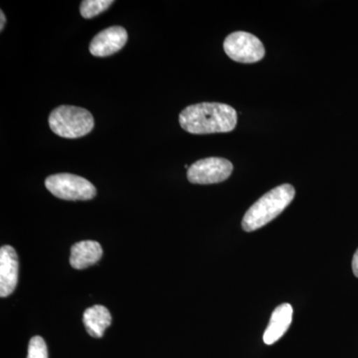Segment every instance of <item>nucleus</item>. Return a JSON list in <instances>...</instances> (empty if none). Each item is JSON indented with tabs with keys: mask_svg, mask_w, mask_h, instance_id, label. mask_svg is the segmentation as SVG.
<instances>
[{
	"mask_svg": "<svg viewBox=\"0 0 358 358\" xmlns=\"http://www.w3.org/2000/svg\"><path fill=\"white\" fill-rule=\"evenodd\" d=\"M83 322L90 336L100 338L112 324V315L107 308L96 305L85 310Z\"/></svg>",
	"mask_w": 358,
	"mask_h": 358,
	"instance_id": "nucleus-11",
	"label": "nucleus"
},
{
	"mask_svg": "<svg viewBox=\"0 0 358 358\" xmlns=\"http://www.w3.org/2000/svg\"><path fill=\"white\" fill-rule=\"evenodd\" d=\"M45 185L54 196L70 201L93 199L96 194L95 186L86 178L75 174H53L46 178Z\"/></svg>",
	"mask_w": 358,
	"mask_h": 358,
	"instance_id": "nucleus-4",
	"label": "nucleus"
},
{
	"mask_svg": "<svg viewBox=\"0 0 358 358\" xmlns=\"http://www.w3.org/2000/svg\"><path fill=\"white\" fill-rule=\"evenodd\" d=\"M127 41V30L121 26H112L94 37L90 44V52L96 57H107L121 50Z\"/></svg>",
	"mask_w": 358,
	"mask_h": 358,
	"instance_id": "nucleus-7",
	"label": "nucleus"
},
{
	"mask_svg": "<svg viewBox=\"0 0 358 358\" xmlns=\"http://www.w3.org/2000/svg\"><path fill=\"white\" fill-rule=\"evenodd\" d=\"M113 3V0H85L80 6V13L85 20H91L107 10Z\"/></svg>",
	"mask_w": 358,
	"mask_h": 358,
	"instance_id": "nucleus-12",
	"label": "nucleus"
},
{
	"mask_svg": "<svg viewBox=\"0 0 358 358\" xmlns=\"http://www.w3.org/2000/svg\"><path fill=\"white\" fill-rule=\"evenodd\" d=\"M293 320V307L289 303H282L275 308L271 315L270 322L265 333L264 343L268 345H274L286 334Z\"/></svg>",
	"mask_w": 358,
	"mask_h": 358,
	"instance_id": "nucleus-9",
	"label": "nucleus"
},
{
	"mask_svg": "<svg viewBox=\"0 0 358 358\" xmlns=\"http://www.w3.org/2000/svg\"><path fill=\"white\" fill-rule=\"evenodd\" d=\"M352 271L355 277L358 278V249L357 250V252H355V256H353Z\"/></svg>",
	"mask_w": 358,
	"mask_h": 358,
	"instance_id": "nucleus-14",
	"label": "nucleus"
},
{
	"mask_svg": "<svg viewBox=\"0 0 358 358\" xmlns=\"http://www.w3.org/2000/svg\"><path fill=\"white\" fill-rule=\"evenodd\" d=\"M27 358H48L47 345L41 336H34L30 341Z\"/></svg>",
	"mask_w": 358,
	"mask_h": 358,
	"instance_id": "nucleus-13",
	"label": "nucleus"
},
{
	"mask_svg": "<svg viewBox=\"0 0 358 358\" xmlns=\"http://www.w3.org/2000/svg\"><path fill=\"white\" fill-rule=\"evenodd\" d=\"M228 57L240 63H256L265 56V47L255 35L245 31L231 33L224 40Z\"/></svg>",
	"mask_w": 358,
	"mask_h": 358,
	"instance_id": "nucleus-5",
	"label": "nucleus"
},
{
	"mask_svg": "<svg viewBox=\"0 0 358 358\" xmlns=\"http://www.w3.org/2000/svg\"><path fill=\"white\" fill-rule=\"evenodd\" d=\"M94 126L93 115L83 108L60 106L49 115L51 131L61 138H82L91 133Z\"/></svg>",
	"mask_w": 358,
	"mask_h": 358,
	"instance_id": "nucleus-3",
	"label": "nucleus"
},
{
	"mask_svg": "<svg viewBox=\"0 0 358 358\" xmlns=\"http://www.w3.org/2000/svg\"><path fill=\"white\" fill-rule=\"evenodd\" d=\"M294 194L296 190L291 185L273 188L250 207L242 220V227L246 232L260 229L278 217L291 204Z\"/></svg>",
	"mask_w": 358,
	"mask_h": 358,
	"instance_id": "nucleus-2",
	"label": "nucleus"
},
{
	"mask_svg": "<svg viewBox=\"0 0 358 358\" xmlns=\"http://www.w3.org/2000/svg\"><path fill=\"white\" fill-rule=\"evenodd\" d=\"M0 18H1V24H0V31H3L4 25H6V18L3 11H0Z\"/></svg>",
	"mask_w": 358,
	"mask_h": 358,
	"instance_id": "nucleus-15",
	"label": "nucleus"
},
{
	"mask_svg": "<svg viewBox=\"0 0 358 358\" xmlns=\"http://www.w3.org/2000/svg\"><path fill=\"white\" fill-rule=\"evenodd\" d=\"M20 262L15 249L6 245L0 249V296H10L17 286Z\"/></svg>",
	"mask_w": 358,
	"mask_h": 358,
	"instance_id": "nucleus-8",
	"label": "nucleus"
},
{
	"mask_svg": "<svg viewBox=\"0 0 358 358\" xmlns=\"http://www.w3.org/2000/svg\"><path fill=\"white\" fill-rule=\"evenodd\" d=\"M102 246L96 241H82L71 248L70 264L77 270L95 265L102 258Z\"/></svg>",
	"mask_w": 358,
	"mask_h": 358,
	"instance_id": "nucleus-10",
	"label": "nucleus"
},
{
	"mask_svg": "<svg viewBox=\"0 0 358 358\" xmlns=\"http://www.w3.org/2000/svg\"><path fill=\"white\" fill-rule=\"evenodd\" d=\"M233 171V164L222 157H207L194 162L187 171L188 180L194 185H214L226 180Z\"/></svg>",
	"mask_w": 358,
	"mask_h": 358,
	"instance_id": "nucleus-6",
	"label": "nucleus"
},
{
	"mask_svg": "<svg viewBox=\"0 0 358 358\" xmlns=\"http://www.w3.org/2000/svg\"><path fill=\"white\" fill-rule=\"evenodd\" d=\"M181 128L193 134L230 133L237 126L234 108L222 103L188 106L179 115Z\"/></svg>",
	"mask_w": 358,
	"mask_h": 358,
	"instance_id": "nucleus-1",
	"label": "nucleus"
}]
</instances>
